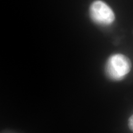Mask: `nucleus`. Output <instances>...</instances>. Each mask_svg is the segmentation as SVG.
<instances>
[{"label": "nucleus", "instance_id": "f257e3e1", "mask_svg": "<svg viewBox=\"0 0 133 133\" xmlns=\"http://www.w3.org/2000/svg\"><path fill=\"white\" fill-rule=\"evenodd\" d=\"M131 62L123 54H116L109 58L106 62L105 71L111 80L117 81L123 79L131 69Z\"/></svg>", "mask_w": 133, "mask_h": 133}, {"label": "nucleus", "instance_id": "f03ea898", "mask_svg": "<svg viewBox=\"0 0 133 133\" xmlns=\"http://www.w3.org/2000/svg\"><path fill=\"white\" fill-rule=\"evenodd\" d=\"M90 16L94 22L101 25H109L115 20V14L110 8L101 1H96L90 7Z\"/></svg>", "mask_w": 133, "mask_h": 133}, {"label": "nucleus", "instance_id": "7ed1b4c3", "mask_svg": "<svg viewBox=\"0 0 133 133\" xmlns=\"http://www.w3.org/2000/svg\"><path fill=\"white\" fill-rule=\"evenodd\" d=\"M128 126L130 130L133 132V115L129 117L128 119Z\"/></svg>", "mask_w": 133, "mask_h": 133}]
</instances>
